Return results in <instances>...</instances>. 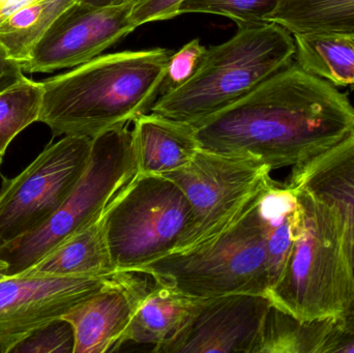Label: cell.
<instances>
[{"mask_svg": "<svg viewBox=\"0 0 354 353\" xmlns=\"http://www.w3.org/2000/svg\"><path fill=\"white\" fill-rule=\"evenodd\" d=\"M86 1L93 2L97 4L113 3V2H122L124 0H86Z\"/></svg>", "mask_w": 354, "mask_h": 353, "instance_id": "32", "label": "cell"}, {"mask_svg": "<svg viewBox=\"0 0 354 353\" xmlns=\"http://www.w3.org/2000/svg\"><path fill=\"white\" fill-rule=\"evenodd\" d=\"M37 0H8L6 4L0 6V23L3 22L8 17L20 10L21 8L30 6Z\"/></svg>", "mask_w": 354, "mask_h": 353, "instance_id": "30", "label": "cell"}, {"mask_svg": "<svg viewBox=\"0 0 354 353\" xmlns=\"http://www.w3.org/2000/svg\"><path fill=\"white\" fill-rule=\"evenodd\" d=\"M25 79L22 64L10 57L0 46V93Z\"/></svg>", "mask_w": 354, "mask_h": 353, "instance_id": "28", "label": "cell"}, {"mask_svg": "<svg viewBox=\"0 0 354 353\" xmlns=\"http://www.w3.org/2000/svg\"><path fill=\"white\" fill-rule=\"evenodd\" d=\"M93 139L64 136L0 189V248L43 226L70 196L91 159Z\"/></svg>", "mask_w": 354, "mask_h": 353, "instance_id": "9", "label": "cell"}, {"mask_svg": "<svg viewBox=\"0 0 354 353\" xmlns=\"http://www.w3.org/2000/svg\"><path fill=\"white\" fill-rule=\"evenodd\" d=\"M193 207L169 178L137 173L103 216L114 267L133 271L174 252L193 229Z\"/></svg>", "mask_w": 354, "mask_h": 353, "instance_id": "7", "label": "cell"}, {"mask_svg": "<svg viewBox=\"0 0 354 353\" xmlns=\"http://www.w3.org/2000/svg\"><path fill=\"white\" fill-rule=\"evenodd\" d=\"M135 4H97L86 0L57 17L22 64L24 73H52L76 68L101 55L137 28L131 18Z\"/></svg>", "mask_w": 354, "mask_h": 353, "instance_id": "10", "label": "cell"}, {"mask_svg": "<svg viewBox=\"0 0 354 353\" xmlns=\"http://www.w3.org/2000/svg\"><path fill=\"white\" fill-rule=\"evenodd\" d=\"M293 35L274 22L239 26L230 39L206 48L193 78L161 95L153 113L195 126L247 97L295 57Z\"/></svg>", "mask_w": 354, "mask_h": 353, "instance_id": "3", "label": "cell"}, {"mask_svg": "<svg viewBox=\"0 0 354 353\" xmlns=\"http://www.w3.org/2000/svg\"><path fill=\"white\" fill-rule=\"evenodd\" d=\"M171 54L164 48L105 54L41 81L39 122L53 136L91 139L128 126L159 99Z\"/></svg>", "mask_w": 354, "mask_h": 353, "instance_id": "2", "label": "cell"}, {"mask_svg": "<svg viewBox=\"0 0 354 353\" xmlns=\"http://www.w3.org/2000/svg\"><path fill=\"white\" fill-rule=\"evenodd\" d=\"M153 282L135 313L127 342L158 346L169 341L183 329L201 300Z\"/></svg>", "mask_w": 354, "mask_h": 353, "instance_id": "18", "label": "cell"}, {"mask_svg": "<svg viewBox=\"0 0 354 353\" xmlns=\"http://www.w3.org/2000/svg\"><path fill=\"white\" fill-rule=\"evenodd\" d=\"M270 172L258 160L200 149L187 166L164 175L180 188L195 215L191 234L172 253L200 246L239 221L272 180Z\"/></svg>", "mask_w": 354, "mask_h": 353, "instance_id": "8", "label": "cell"}, {"mask_svg": "<svg viewBox=\"0 0 354 353\" xmlns=\"http://www.w3.org/2000/svg\"><path fill=\"white\" fill-rule=\"evenodd\" d=\"M149 276L118 271L97 294L64 315L74 327V353L118 352L149 287Z\"/></svg>", "mask_w": 354, "mask_h": 353, "instance_id": "13", "label": "cell"}, {"mask_svg": "<svg viewBox=\"0 0 354 353\" xmlns=\"http://www.w3.org/2000/svg\"><path fill=\"white\" fill-rule=\"evenodd\" d=\"M337 321H301L272 305L254 353H324Z\"/></svg>", "mask_w": 354, "mask_h": 353, "instance_id": "20", "label": "cell"}, {"mask_svg": "<svg viewBox=\"0 0 354 353\" xmlns=\"http://www.w3.org/2000/svg\"><path fill=\"white\" fill-rule=\"evenodd\" d=\"M200 149L251 158L272 170L303 165L354 133L348 95L297 62L194 126Z\"/></svg>", "mask_w": 354, "mask_h": 353, "instance_id": "1", "label": "cell"}, {"mask_svg": "<svg viewBox=\"0 0 354 353\" xmlns=\"http://www.w3.org/2000/svg\"><path fill=\"white\" fill-rule=\"evenodd\" d=\"M131 144L137 171L164 176L187 166L200 149L195 128L160 114H145L135 120Z\"/></svg>", "mask_w": 354, "mask_h": 353, "instance_id": "15", "label": "cell"}, {"mask_svg": "<svg viewBox=\"0 0 354 353\" xmlns=\"http://www.w3.org/2000/svg\"><path fill=\"white\" fill-rule=\"evenodd\" d=\"M8 1V0H0V6H3V4H6Z\"/></svg>", "mask_w": 354, "mask_h": 353, "instance_id": "34", "label": "cell"}, {"mask_svg": "<svg viewBox=\"0 0 354 353\" xmlns=\"http://www.w3.org/2000/svg\"><path fill=\"white\" fill-rule=\"evenodd\" d=\"M185 0H143L135 4L131 18L135 26L145 23L168 20L179 16V8Z\"/></svg>", "mask_w": 354, "mask_h": 353, "instance_id": "27", "label": "cell"}, {"mask_svg": "<svg viewBox=\"0 0 354 353\" xmlns=\"http://www.w3.org/2000/svg\"><path fill=\"white\" fill-rule=\"evenodd\" d=\"M8 265L6 261H4L3 259L0 257V279H2V278L6 277V271H8Z\"/></svg>", "mask_w": 354, "mask_h": 353, "instance_id": "31", "label": "cell"}, {"mask_svg": "<svg viewBox=\"0 0 354 353\" xmlns=\"http://www.w3.org/2000/svg\"><path fill=\"white\" fill-rule=\"evenodd\" d=\"M116 271H120L112 261L102 217L60 242L22 274L66 277L110 275Z\"/></svg>", "mask_w": 354, "mask_h": 353, "instance_id": "17", "label": "cell"}, {"mask_svg": "<svg viewBox=\"0 0 354 353\" xmlns=\"http://www.w3.org/2000/svg\"><path fill=\"white\" fill-rule=\"evenodd\" d=\"M74 327L64 317L33 330L10 353H74Z\"/></svg>", "mask_w": 354, "mask_h": 353, "instance_id": "25", "label": "cell"}, {"mask_svg": "<svg viewBox=\"0 0 354 353\" xmlns=\"http://www.w3.org/2000/svg\"><path fill=\"white\" fill-rule=\"evenodd\" d=\"M124 1L131 2L133 4L139 3V2L143 1V0H124Z\"/></svg>", "mask_w": 354, "mask_h": 353, "instance_id": "33", "label": "cell"}, {"mask_svg": "<svg viewBox=\"0 0 354 353\" xmlns=\"http://www.w3.org/2000/svg\"><path fill=\"white\" fill-rule=\"evenodd\" d=\"M293 190L303 207V229L268 298L301 321H339L354 292L344 222L332 205L304 189Z\"/></svg>", "mask_w": 354, "mask_h": 353, "instance_id": "4", "label": "cell"}, {"mask_svg": "<svg viewBox=\"0 0 354 353\" xmlns=\"http://www.w3.org/2000/svg\"><path fill=\"white\" fill-rule=\"evenodd\" d=\"M354 353V334L341 331L337 325L328 343L324 346V353Z\"/></svg>", "mask_w": 354, "mask_h": 353, "instance_id": "29", "label": "cell"}, {"mask_svg": "<svg viewBox=\"0 0 354 353\" xmlns=\"http://www.w3.org/2000/svg\"><path fill=\"white\" fill-rule=\"evenodd\" d=\"M43 82L26 78L0 93V155L27 126L39 122Z\"/></svg>", "mask_w": 354, "mask_h": 353, "instance_id": "23", "label": "cell"}, {"mask_svg": "<svg viewBox=\"0 0 354 353\" xmlns=\"http://www.w3.org/2000/svg\"><path fill=\"white\" fill-rule=\"evenodd\" d=\"M116 273L66 277L20 274L0 279V353H10L33 330L64 317Z\"/></svg>", "mask_w": 354, "mask_h": 353, "instance_id": "11", "label": "cell"}, {"mask_svg": "<svg viewBox=\"0 0 354 353\" xmlns=\"http://www.w3.org/2000/svg\"><path fill=\"white\" fill-rule=\"evenodd\" d=\"M78 0H37L0 23V46L10 57L24 64L44 33L62 12Z\"/></svg>", "mask_w": 354, "mask_h": 353, "instance_id": "22", "label": "cell"}, {"mask_svg": "<svg viewBox=\"0 0 354 353\" xmlns=\"http://www.w3.org/2000/svg\"><path fill=\"white\" fill-rule=\"evenodd\" d=\"M258 201L216 238L189 250L166 255L133 271L145 274L156 283L191 298L234 294L268 296V252Z\"/></svg>", "mask_w": 354, "mask_h": 353, "instance_id": "5", "label": "cell"}, {"mask_svg": "<svg viewBox=\"0 0 354 353\" xmlns=\"http://www.w3.org/2000/svg\"><path fill=\"white\" fill-rule=\"evenodd\" d=\"M205 52L206 48L201 45L200 39H195L185 44L176 53H172L162 82L161 95L176 90L191 80L199 70Z\"/></svg>", "mask_w": 354, "mask_h": 353, "instance_id": "26", "label": "cell"}, {"mask_svg": "<svg viewBox=\"0 0 354 353\" xmlns=\"http://www.w3.org/2000/svg\"><path fill=\"white\" fill-rule=\"evenodd\" d=\"M257 209L266 238L270 290L280 279L303 229L304 211L297 191L274 180L262 192Z\"/></svg>", "mask_w": 354, "mask_h": 353, "instance_id": "16", "label": "cell"}, {"mask_svg": "<svg viewBox=\"0 0 354 353\" xmlns=\"http://www.w3.org/2000/svg\"><path fill=\"white\" fill-rule=\"evenodd\" d=\"M295 62L335 86H354V39L336 35H293Z\"/></svg>", "mask_w": 354, "mask_h": 353, "instance_id": "21", "label": "cell"}, {"mask_svg": "<svg viewBox=\"0 0 354 353\" xmlns=\"http://www.w3.org/2000/svg\"><path fill=\"white\" fill-rule=\"evenodd\" d=\"M268 22L292 35H336L354 39V0H279Z\"/></svg>", "mask_w": 354, "mask_h": 353, "instance_id": "19", "label": "cell"}, {"mask_svg": "<svg viewBox=\"0 0 354 353\" xmlns=\"http://www.w3.org/2000/svg\"><path fill=\"white\" fill-rule=\"evenodd\" d=\"M138 173L127 126L93 138L91 159L77 186L43 226L0 248L6 276L20 275L66 238L101 219Z\"/></svg>", "mask_w": 354, "mask_h": 353, "instance_id": "6", "label": "cell"}, {"mask_svg": "<svg viewBox=\"0 0 354 353\" xmlns=\"http://www.w3.org/2000/svg\"><path fill=\"white\" fill-rule=\"evenodd\" d=\"M279 0H185L179 15L189 12L220 15L239 26L266 22Z\"/></svg>", "mask_w": 354, "mask_h": 353, "instance_id": "24", "label": "cell"}, {"mask_svg": "<svg viewBox=\"0 0 354 353\" xmlns=\"http://www.w3.org/2000/svg\"><path fill=\"white\" fill-rule=\"evenodd\" d=\"M2 158H3V157H1V155H0V165H1Z\"/></svg>", "mask_w": 354, "mask_h": 353, "instance_id": "35", "label": "cell"}, {"mask_svg": "<svg viewBox=\"0 0 354 353\" xmlns=\"http://www.w3.org/2000/svg\"><path fill=\"white\" fill-rule=\"evenodd\" d=\"M272 306L270 298L260 294L201 298L183 329L153 352L254 353Z\"/></svg>", "mask_w": 354, "mask_h": 353, "instance_id": "12", "label": "cell"}, {"mask_svg": "<svg viewBox=\"0 0 354 353\" xmlns=\"http://www.w3.org/2000/svg\"><path fill=\"white\" fill-rule=\"evenodd\" d=\"M285 184L308 191L340 213L354 284V133L312 161L292 167ZM337 325L341 331L354 334V292L351 306Z\"/></svg>", "mask_w": 354, "mask_h": 353, "instance_id": "14", "label": "cell"}]
</instances>
